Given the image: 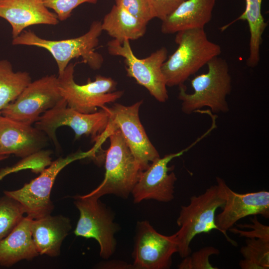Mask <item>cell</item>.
Returning a JSON list of instances; mask_svg holds the SVG:
<instances>
[{
    "label": "cell",
    "instance_id": "d4e9b609",
    "mask_svg": "<svg viewBox=\"0 0 269 269\" xmlns=\"http://www.w3.org/2000/svg\"><path fill=\"white\" fill-rule=\"evenodd\" d=\"M25 213L22 205L15 199L6 195L0 198V240L18 225Z\"/></svg>",
    "mask_w": 269,
    "mask_h": 269
},
{
    "label": "cell",
    "instance_id": "836d02e7",
    "mask_svg": "<svg viewBox=\"0 0 269 269\" xmlns=\"http://www.w3.org/2000/svg\"><path fill=\"white\" fill-rule=\"evenodd\" d=\"M4 177L1 175H0V180H1Z\"/></svg>",
    "mask_w": 269,
    "mask_h": 269
},
{
    "label": "cell",
    "instance_id": "d6986e66",
    "mask_svg": "<svg viewBox=\"0 0 269 269\" xmlns=\"http://www.w3.org/2000/svg\"><path fill=\"white\" fill-rule=\"evenodd\" d=\"M72 229L70 219L61 215L32 219V237L39 255L54 257L60 255L63 240Z\"/></svg>",
    "mask_w": 269,
    "mask_h": 269
},
{
    "label": "cell",
    "instance_id": "e0dca14e",
    "mask_svg": "<svg viewBox=\"0 0 269 269\" xmlns=\"http://www.w3.org/2000/svg\"><path fill=\"white\" fill-rule=\"evenodd\" d=\"M0 17L10 24L13 38L29 26L55 25L59 22L56 14L49 10L42 0H0Z\"/></svg>",
    "mask_w": 269,
    "mask_h": 269
},
{
    "label": "cell",
    "instance_id": "52a82bcc",
    "mask_svg": "<svg viewBox=\"0 0 269 269\" xmlns=\"http://www.w3.org/2000/svg\"><path fill=\"white\" fill-rule=\"evenodd\" d=\"M75 65L69 63L57 76L61 94L69 107L82 113H93L123 95L124 91H115L117 83L111 77L97 75L94 81L89 79L85 84H77L74 78Z\"/></svg>",
    "mask_w": 269,
    "mask_h": 269
},
{
    "label": "cell",
    "instance_id": "3957f363",
    "mask_svg": "<svg viewBox=\"0 0 269 269\" xmlns=\"http://www.w3.org/2000/svg\"><path fill=\"white\" fill-rule=\"evenodd\" d=\"M102 31L100 21H93L89 30L82 35L59 40L44 39L32 31L24 30L13 38L12 43L15 45L36 46L47 50L56 61L59 75L72 59L79 57L82 58V62L93 70L101 67L104 58L95 51V48L99 44V37Z\"/></svg>",
    "mask_w": 269,
    "mask_h": 269
},
{
    "label": "cell",
    "instance_id": "83f0119b",
    "mask_svg": "<svg viewBox=\"0 0 269 269\" xmlns=\"http://www.w3.org/2000/svg\"><path fill=\"white\" fill-rule=\"evenodd\" d=\"M115 4L147 23L155 18L150 7L145 0H115Z\"/></svg>",
    "mask_w": 269,
    "mask_h": 269
},
{
    "label": "cell",
    "instance_id": "44dd1931",
    "mask_svg": "<svg viewBox=\"0 0 269 269\" xmlns=\"http://www.w3.org/2000/svg\"><path fill=\"white\" fill-rule=\"evenodd\" d=\"M147 24L116 4L101 22L102 30L121 43L125 40H136L143 36Z\"/></svg>",
    "mask_w": 269,
    "mask_h": 269
},
{
    "label": "cell",
    "instance_id": "d6a6232c",
    "mask_svg": "<svg viewBox=\"0 0 269 269\" xmlns=\"http://www.w3.org/2000/svg\"><path fill=\"white\" fill-rule=\"evenodd\" d=\"M8 156V155H0V161L7 158Z\"/></svg>",
    "mask_w": 269,
    "mask_h": 269
},
{
    "label": "cell",
    "instance_id": "484cf974",
    "mask_svg": "<svg viewBox=\"0 0 269 269\" xmlns=\"http://www.w3.org/2000/svg\"><path fill=\"white\" fill-rule=\"evenodd\" d=\"M50 155V151L41 150L22 158L15 165L3 168V170L7 174L26 169H30L33 172L40 173L51 163Z\"/></svg>",
    "mask_w": 269,
    "mask_h": 269
},
{
    "label": "cell",
    "instance_id": "f546056e",
    "mask_svg": "<svg viewBox=\"0 0 269 269\" xmlns=\"http://www.w3.org/2000/svg\"><path fill=\"white\" fill-rule=\"evenodd\" d=\"M252 224L245 225H237L238 227L251 229L246 231L241 230L233 227L229 229V231L240 237L246 238L263 239L269 240V226L261 223L258 220L257 215H255L251 220Z\"/></svg>",
    "mask_w": 269,
    "mask_h": 269
},
{
    "label": "cell",
    "instance_id": "6da1fadb",
    "mask_svg": "<svg viewBox=\"0 0 269 269\" xmlns=\"http://www.w3.org/2000/svg\"><path fill=\"white\" fill-rule=\"evenodd\" d=\"M176 50L162 66L167 87L183 85L213 58L221 53V46L207 37L204 28H193L176 33Z\"/></svg>",
    "mask_w": 269,
    "mask_h": 269
},
{
    "label": "cell",
    "instance_id": "cb8c5ba5",
    "mask_svg": "<svg viewBox=\"0 0 269 269\" xmlns=\"http://www.w3.org/2000/svg\"><path fill=\"white\" fill-rule=\"evenodd\" d=\"M244 258L239 262L242 269L269 268V240L246 238V244L240 250Z\"/></svg>",
    "mask_w": 269,
    "mask_h": 269
},
{
    "label": "cell",
    "instance_id": "30bf717a",
    "mask_svg": "<svg viewBox=\"0 0 269 269\" xmlns=\"http://www.w3.org/2000/svg\"><path fill=\"white\" fill-rule=\"evenodd\" d=\"M107 48L110 54L124 58L128 77L146 89L158 102L164 103L168 100L167 86L161 69L167 58L168 51L165 47L142 59L134 55L129 40L121 43L113 39L108 42Z\"/></svg>",
    "mask_w": 269,
    "mask_h": 269
},
{
    "label": "cell",
    "instance_id": "ffe728a7",
    "mask_svg": "<svg viewBox=\"0 0 269 269\" xmlns=\"http://www.w3.org/2000/svg\"><path fill=\"white\" fill-rule=\"evenodd\" d=\"M32 219L24 217L18 225L0 240V266L10 267L21 260H31L39 255L33 242Z\"/></svg>",
    "mask_w": 269,
    "mask_h": 269
},
{
    "label": "cell",
    "instance_id": "ba28073f",
    "mask_svg": "<svg viewBox=\"0 0 269 269\" xmlns=\"http://www.w3.org/2000/svg\"><path fill=\"white\" fill-rule=\"evenodd\" d=\"M109 114L106 107L100 111L85 114L69 107L63 98L53 108L44 113L35 123V127L43 132L56 146L58 142L56 130L62 126L71 128L75 138L83 135L90 136L96 144L102 142V137L109 125Z\"/></svg>",
    "mask_w": 269,
    "mask_h": 269
},
{
    "label": "cell",
    "instance_id": "5bb4252c",
    "mask_svg": "<svg viewBox=\"0 0 269 269\" xmlns=\"http://www.w3.org/2000/svg\"><path fill=\"white\" fill-rule=\"evenodd\" d=\"M210 128L205 133L186 148L176 153L165 155L152 161L148 167L142 171L134 186L131 194L134 202L139 203L144 200H154L168 202L174 199V184L177 180L172 171L173 167L168 164L173 159L182 155L197 142L207 136L212 131Z\"/></svg>",
    "mask_w": 269,
    "mask_h": 269
},
{
    "label": "cell",
    "instance_id": "4dcf8cb0",
    "mask_svg": "<svg viewBox=\"0 0 269 269\" xmlns=\"http://www.w3.org/2000/svg\"><path fill=\"white\" fill-rule=\"evenodd\" d=\"M150 7L155 18L161 21L169 15L185 0H145Z\"/></svg>",
    "mask_w": 269,
    "mask_h": 269
},
{
    "label": "cell",
    "instance_id": "7a4b0ae2",
    "mask_svg": "<svg viewBox=\"0 0 269 269\" xmlns=\"http://www.w3.org/2000/svg\"><path fill=\"white\" fill-rule=\"evenodd\" d=\"M208 71L195 76L191 80L193 92H186L185 86H179L178 98L181 101L182 111L190 115L204 107L215 113H227L229 110L226 98L232 91V78L228 64L219 56L207 64Z\"/></svg>",
    "mask_w": 269,
    "mask_h": 269
},
{
    "label": "cell",
    "instance_id": "7c38bea8",
    "mask_svg": "<svg viewBox=\"0 0 269 269\" xmlns=\"http://www.w3.org/2000/svg\"><path fill=\"white\" fill-rule=\"evenodd\" d=\"M143 101L128 106L115 103L111 108L106 107L110 123L119 129L136 162L142 171L149 164L160 157L145 133L139 117V110Z\"/></svg>",
    "mask_w": 269,
    "mask_h": 269
},
{
    "label": "cell",
    "instance_id": "9a60e30c",
    "mask_svg": "<svg viewBox=\"0 0 269 269\" xmlns=\"http://www.w3.org/2000/svg\"><path fill=\"white\" fill-rule=\"evenodd\" d=\"M216 181L222 190L225 202L222 211L216 216V224L227 241L237 246L236 242L228 236L227 231L239 220L249 216L260 215L269 219V192L262 190L238 193L232 190L222 178L217 177Z\"/></svg>",
    "mask_w": 269,
    "mask_h": 269
},
{
    "label": "cell",
    "instance_id": "2e32d148",
    "mask_svg": "<svg viewBox=\"0 0 269 269\" xmlns=\"http://www.w3.org/2000/svg\"><path fill=\"white\" fill-rule=\"evenodd\" d=\"M47 141L35 127L0 115V155L24 158L42 150Z\"/></svg>",
    "mask_w": 269,
    "mask_h": 269
},
{
    "label": "cell",
    "instance_id": "7402d4cb",
    "mask_svg": "<svg viewBox=\"0 0 269 269\" xmlns=\"http://www.w3.org/2000/svg\"><path fill=\"white\" fill-rule=\"evenodd\" d=\"M244 11L232 22L222 26V31L226 30L238 20L247 21L250 33L249 55L246 61L248 67L254 68L260 61V47L263 42V34L268 25L262 13L263 0H245Z\"/></svg>",
    "mask_w": 269,
    "mask_h": 269
},
{
    "label": "cell",
    "instance_id": "277c9868",
    "mask_svg": "<svg viewBox=\"0 0 269 269\" xmlns=\"http://www.w3.org/2000/svg\"><path fill=\"white\" fill-rule=\"evenodd\" d=\"M108 137L110 144L106 153L104 179L87 194L98 198L113 194L127 199L142 171L119 129H113Z\"/></svg>",
    "mask_w": 269,
    "mask_h": 269
},
{
    "label": "cell",
    "instance_id": "8992f818",
    "mask_svg": "<svg viewBox=\"0 0 269 269\" xmlns=\"http://www.w3.org/2000/svg\"><path fill=\"white\" fill-rule=\"evenodd\" d=\"M73 198L80 213L75 235L96 240L100 246V256L108 259L115 252V235L120 229L119 224L114 222V213L98 198L87 194Z\"/></svg>",
    "mask_w": 269,
    "mask_h": 269
},
{
    "label": "cell",
    "instance_id": "9c48e42d",
    "mask_svg": "<svg viewBox=\"0 0 269 269\" xmlns=\"http://www.w3.org/2000/svg\"><path fill=\"white\" fill-rule=\"evenodd\" d=\"M93 148L87 152H79L60 157L52 161L40 174L21 188L4 191V195L18 201L25 210L27 216L38 219L51 215L54 206L50 199V193L56 177L67 165L78 159L94 156Z\"/></svg>",
    "mask_w": 269,
    "mask_h": 269
},
{
    "label": "cell",
    "instance_id": "4316f807",
    "mask_svg": "<svg viewBox=\"0 0 269 269\" xmlns=\"http://www.w3.org/2000/svg\"><path fill=\"white\" fill-rule=\"evenodd\" d=\"M219 250L213 246H206L183 258L178 266L179 269H217L209 262L212 255H218Z\"/></svg>",
    "mask_w": 269,
    "mask_h": 269
},
{
    "label": "cell",
    "instance_id": "f1b7e54d",
    "mask_svg": "<svg viewBox=\"0 0 269 269\" xmlns=\"http://www.w3.org/2000/svg\"><path fill=\"white\" fill-rule=\"evenodd\" d=\"M45 5L53 10L59 20L68 19L72 11L84 3H96L98 0H42Z\"/></svg>",
    "mask_w": 269,
    "mask_h": 269
},
{
    "label": "cell",
    "instance_id": "1f68e13d",
    "mask_svg": "<svg viewBox=\"0 0 269 269\" xmlns=\"http://www.w3.org/2000/svg\"><path fill=\"white\" fill-rule=\"evenodd\" d=\"M98 268L103 269H134L133 264L120 260H112L101 263Z\"/></svg>",
    "mask_w": 269,
    "mask_h": 269
},
{
    "label": "cell",
    "instance_id": "603a6c76",
    "mask_svg": "<svg viewBox=\"0 0 269 269\" xmlns=\"http://www.w3.org/2000/svg\"><path fill=\"white\" fill-rule=\"evenodd\" d=\"M31 82V78L28 72H14L10 62L0 61V115Z\"/></svg>",
    "mask_w": 269,
    "mask_h": 269
},
{
    "label": "cell",
    "instance_id": "ac0fdd59",
    "mask_svg": "<svg viewBox=\"0 0 269 269\" xmlns=\"http://www.w3.org/2000/svg\"><path fill=\"white\" fill-rule=\"evenodd\" d=\"M216 0H185L162 20L161 31L172 34L179 31L204 28L212 19Z\"/></svg>",
    "mask_w": 269,
    "mask_h": 269
},
{
    "label": "cell",
    "instance_id": "8fae6325",
    "mask_svg": "<svg viewBox=\"0 0 269 269\" xmlns=\"http://www.w3.org/2000/svg\"><path fill=\"white\" fill-rule=\"evenodd\" d=\"M63 97L58 77L47 75L31 82L17 98L1 112V115L32 125L44 113L53 108Z\"/></svg>",
    "mask_w": 269,
    "mask_h": 269
},
{
    "label": "cell",
    "instance_id": "4fadbf2b",
    "mask_svg": "<svg viewBox=\"0 0 269 269\" xmlns=\"http://www.w3.org/2000/svg\"><path fill=\"white\" fill-rule=\"evenodd\" d=\"M132 256L134 269H168L172 257L177 253L176 234L166 236L158 232L148 221L137 223Z\"/></svg>",
    "mask_w": 269,
    "mask_h": 269
},
{
    "label": "cell",
    "instance_id": "5b68a950",
    "mask_svg": "<svg viewBox=\"0 0 269 269\" xmlns=\"http://www.w3.org/2000/svg\"><path fill=\"white\" fill-rule=\"evenodd\" d=\"M225 199L218 184L210 186L202 194L190 197L189 203L182 206L176 223L179 229L175 233L179 256L184 258L191 252L190 245L193 238L201 233L219 229L215 213L224 206Z\"/></svg>",
    "mask_w": 269,
    "mask_h": 269
}]
</instances>
